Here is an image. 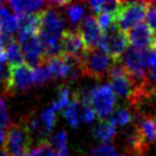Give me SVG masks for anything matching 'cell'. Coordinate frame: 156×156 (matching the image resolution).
I'll return each instance as SVG.
<instances>
[{"label":"cell","mask_w":156,"mask_h":156,"mask_svg":"<svg viewBox=\"0 0 156 156\" xmlns=\"http://www.w3.org/2000/svg\"><path fill=\"white\" fill-rule=\"evenodd\" d=\"M133 115L132 112L126 108V107H119L117 110H115L111 115H110V118H108V123L112 124L115 128L116 127H123V126H127L132 121H133Z\"/></svg>","instance_id":"cell-20"},{"label":"cell","mask_w":156,"mask_h":156,"mask_svg":"<svg viewBox=\"0 0 156 156\" xmlns=\"http://www.w3.org/2000/svg\"><path fill=\"white\" fill-rule=\"evenodd\" d=\"M66 13L68 17V21L71 23H78L84 18V13H85V9L83 5L80 4H67V9H66Z\"/></svg>","instance_id":"cell-24"},{"label":"cell","mask_w":156,"mask_h":156,"mask_svg":"<svg viewBox=\"0 0 156 156\" xmlns=\"http://www.w3.org/2000/svg\"><path fill=\"white\" fill-rule=\"evenodd\" d=\"M54 150L57 152L58 156H68V147H67V134L66 132L61 130L50 136L48 140Z\"/></svg>","instance_id":"cell-21"},{"label":"cell","mask_w":156,"mask_h":156,"mask_svg":"<svg viewBox=\"0 0 156 156\" xmlns=\"http://www.w3.org/2000/svg\"><path fill=\"white\" fill-rule=\"evenodd\" d=\"M107 76L110 78V87L113 90L115 95L117 98L129 100L135 91V85L119 61H116L113 63Z\"/></svg>","instance_id":"cell-7"},{"label":"cell","mask_w":156,"mask_h":156,"mask_svg":"<svg viewBox=\"0 0 156 156\" xmlns=\"http://www.w3.org/2000/svg\"><path fill=\"white\" fill-rule=\"evenodd\" d=\"M5 136H6L5 130H4L2 128H0V144H4V141H5Z\"/></svg>","instance_id":"cell-32"},{"label":"cell","mask_w":156,"mask_h":156,"mask_svg":"<svg viewBox=\"0 0 156 156\" xmlns=\"http://www.w3.org/2000/svg\"><path fill=\"white\" fill-rule=\"evenodd\" d=\"M95 116H96V113L89 104L82 105V110H80V115H79L80 121H83L85 123H91L95 119Z\"/></svg>","instance_id":"cell-30"},{"label":"cell","mask_w":156,"mask_h":156,"mask_svg":"<svg viewBox=\"0 0 156 156\" xmlns=\"http://www.w3.org/2000/svg\"><path fill=\"white\" fill-rule=\"evenodd\" d=\"M18 38V44L28 65H33L34 67L40 65L44 61L45 55L38 33H20Z\"/></svg>","instance_id":"cell-8"},{"label":"cell","mask_w":156,"mask_h":156,"mask_svg":"<svg viewBox=\"0 0 156 156\" xmlns=\"http://www.w3.org/2000/svg\"><path fill=\"white\" fill-rule=\"evenodd\" d=\"M0 156H10V155H9L5 150H1V151H0Z\"/></svg>","instance_id":"cell-33"},{"label":"cell","mask_w":156,"mask_h":156,"mask_svg":"<svg viewBox=\"0 0 156 156\" xmlns=\"http://www.w3.org/2000/svg\"><path fill=\"white\" fill-rule=\"evenodd\" d=\"M9 124V115H7V108L5 105V101L2 98H0V128L4 129Z\"/></svg>","instance_id":"cell-31"},{"label":"cell","mask_w":156,"mask_h":156,"mask_svg":"<svg viewBox=\"0 0 156 156\" xmlns=\"http://www.w3.org/2000/svg\"><path fill=\"white\" fill-rule=\"evenodd\" d=\"M48 5H49L48 9L39 12L40 27H39L38 33L62 37V34L65 32L63 16L56 5H52L51 2H48Z\"/></svg>","instance_id":"cell-9"},{"label":"cell","mask_w":156,"mask_h":156,"mask_svg":"<svg viewBox=\"0 0 156 156\" xmlns=\"http://www.w3.org/2000/svg\"><path fill=\"white\" fill-rule=\"evenodd\" d=\"M17 29V16L12 15L4 4H0V33L12 37Z\"/></svg>","instance_id":"cell-14"},{"label":"cell","mask_w":156,"mask_h":156,"mask_svg":"<svg viewBox=\"0 0 156 156\" xmlns=\"http://www.w3.org/2000/svg\"><path fill=\"white\" fill-rule=\"evenodd\" d=\"M2 48H4V46H2V45H1V44H0V49H2Z\"/></svg>","instance_id":"cell-34"},{"label":"cell","mask_w":156,"mask_h":156,"mask_svg":"<svg viewBox=\"0 0 156 156\" xmlns=\"http://www.w3.org/2000/svg\"><path fill=\"white\" fill-rule=\"evenodd\" d=\"M77 30L80 34L88 50L99 48L101 37H102V32L99 28L96 20L93 16H84V18L79 22Z\"/></svg>","instance_id":"cell-11"},{"label":"cell","mask_w":156,"mask_h":156,"mask_svg":"<svg viewBox=\"0 0 156 156\" xmlns=\"http://www.w3.org/2000/svg\"><path fill=\"white\" fill-rule=\"evenodd\" d=\"M17 26L20 33H38L40 27L39 12L29 15H17Z\"/></svg>","instance_id":"cell-15"},{"label":"cell","mask_w":156,"mask_h":156,"mask_svg":"<svg viewBox=\"0 0 156 156\" xmlns=\"http://www.w3.org/2000/svg\"><path fill=\"white\" fill-rule=\"evenodd\" d=\"M46 4L44 1H38V0H23V1H17L12 0L9 1V6L17 13V15H29L33 13L34 11H38Z\"/></svg>","instance_id":"cell-16"},{"label":"cell","mask_w":156,"mask_h":156,"mask_svg":"<svg viewBox=\"0 0 156 156\" xmlns=\"http://www.w3.org/2000/svg\"><path fill=\"white\" fill-rule=\"evenodd\" d=\"M96 23L101 29V32H105L112 24H115V17L110 13H100V15H96Z\"/></svg>","instance_id":"cell-29"},{"label":"cell","mask_w":156,"mask_h":156,"mask_svg":"<svg viewBox=\"0 0 156 156\" xmlns=\"http://www.w3.org/2000/svg\"><path fill=\"white\" fill-rule=\"evenodd\" d=\"M147 2L134 1V2H121L119 9L115 16V23L124 33L135 26L140 24L143 18L146 16Z\"/></svg>","instance_id":"cell-3"},{"label":"cell","mask_w":156,"mask_h":156,"mask_svg":"<svg viewBox=\"0 0 156 156\" xmlns=\"http://www.w3.org/2000/svg\"><path fill=\"white\" fill-rule=\"evenodd\" d=\"M24 156H58L54 147L50 145L48 140L39 141L38 145L30 147V150Z\"/></svg>","instance_id":"cell-23"},{"label":"cell","mask_w":156,"mask_h":156,"mask_svg":"<svg viewBox=\"0 0 156 156\" xmlns=\"http://www.w3.org/2000/svg\"><path fill=\"white\" fill-rule=\"evenodd\" d=\"M128 39L123 30H121L117 24H112L108 29L102 32V37L99 48L104 50L115 61H119L124 51L128 49Z\"/></svg>","instance_id":"cell-4"},{"label":"cell","mask_w":156,"mask_h":156,"mask_svg":"<svg viewBox=\"0 0 156 156\" xmlns=\"http://www.w3.org/2000/svg\"><path fill=\"white\" fill-rule=\"evenodd\" d=\"M87 46L78 30H65L62 34V55L80 60L87 51Z\"/></svg>","instance_id":"cell-12"},{"label":"cell","mask_w":156,"mask_h":156,"mask_svg":"<svg viewBox=\"0 0 156 156\" xmlns=\"http://www.w3.org/2000/svg\"><path fill=\"white\" fill-rule=\"evenodd\" d=\"M51 79H52V76L44 63H40L34 67V84L41 85Z\"/></svg>","instance_id":"cell-27"},{"label":"cell","mask_w":156,"mask_h":156,"mask_svg":"<svg viewBox=\"0 0 156 156\" xmlns=\"http://www.w3.org/2000/svg\"><path fill=\"white\" fill-rule=\"evenodd\" d=\"M124 156H130V155H124Z\"/></svg>","instance_id":"cell-35"},{"label":"cell","mask_w":156,"mask_h":156,"mask_svg":"<svg viewBox=\"0 0 156 156\" xmlns=\"http://www.w3.org/2000/svg\"><path fill=\"white\" fill-rule=\"evenodd\" d=\"M88 5L96 15L110 13L115 17L118 9H119L121 1H104V0H100V1H90V2H88Z\"/></svg>","instance_id":"cell-19"},{"label":"cell","mask_w":156,"mask_h":156,"mask_svg":"<svg viewBox=\"0 0 156 156\" xmlns=\"http://www.w3.org/2000/svg\"><path fill=\"white\" fill-rule=\"evenodd\" d=\"M4 84L6 94L11 95L17 91H24L34 84V68L28 63H21L10 67V73Z\"/></svg>","instance_id":"cell-5"},{"label":"cell","mask_w":156,"mask_h":156,"mask_svg":"<svg viewBox=\"0 0 156 156\" xmlns=\"http://www.w3.org/2000/svg\"><path fill=\"white\" fill-rule=\"evenodd\" d=\"M87 156H117V151L113 145L110 144H100L93 147Z\"/></svg>","instance_id":"cell-28"},{"label":"cell","mask_w":156,"mask_h":156,"mask_svg":"<svg viewBox=\"0 0 156 156\" xmlns=\"http://www.w3.org/2000/svg\"><path fill=\"white\" fill-rule=\"evenodd\" d=\"M56 112L49 107V108H45L41 115H40V122H41V126L44 128V132L48 134L49 132H51V129L54 128L55 126V121H56Z\"/></svg>","instance_id":"cell-26"},{"label":"cell","mask_w":156,"mask_h":156,"mask_svg":"<svg viewBox=\"0 0 156 156\" xmlns=\"http://www.w3.org/2000/svg\"><path fill=\"white\" fill-rule=\"evenodd\" d=\"M4 49H5L6 61H7V65L10 67H13V66L23 63L24 57H23L22 50H21V46H20L18 41L15 38L10 39V41L4 46Z\"/></svg>","instance_id":"cell-17"},{"label":"cell","mask_w":156,"mask_h":156,"mask_svg":"<svg viewBox=\"0 0 156 156\" xmlns=\"http://www.w3.org/2000/svg\"><path fill=\"white\" fill-rule=\"evenodd\" d=\"M69 98H71V91L69 89L63 85L58 90V94H57V98L56 100L54 101V104L51 105V108L56 112V111H61L62 108H65L68 104H69Z\"/></svg>","instance_id":"cell-25"},{"label":"cell","mask_w":156,"mask_h":156,"mask_svg":"<svg viewBox=\"0 0 156 156\" xmlns=\"http://www.w3.org/2000/svg\"><path fill=\"white\" fill-rule=\"evenodd\" d=\"M32 134L23 122L9 127L4 141V149L10 156H24L32 146Z\"/></svg>","instance_id":"cell-2"},{"label":"cell","mask_w":156,"mask_h":156,"mask_svg":"<svg viewBox=\"0 0 156 156\" xmlns=\"http://www.w3.org/2000/svg\"><path fill=\"white\" fill-rule=\"evenodd\" d=\"M116 61L100 48L87 50L79 60L82 73L94 79H101L108 74Z\"/></svg>","instance_id":"cell-1"},{"label":"cell","mask_w":156,"mask_h":156,"mask_svg":"<svg viewBox=\"0 0 156 156\" xmlns=\"http://www.w3.org/2000/svg\"><path fill=\"white\" fill-rule=\"evenodd\" d=\"M78 106H79V102L73 99L72 101H69V104L63 110V117L69 123V126L73 127V128H76L79 124V121H80V118H79L80 112L78 110Z\"/></svg>","instance_id":"cell-22"},{"label":"cell","mask_w":156,"mask_h":156,"mask_svg":"<svg viewBox=\"0 0 156 156\" xmlns=\"http://www.w3.org/2000/svg\"><path fill=\"white\" fill-rule=\"evenodd\" d=\"M126 35L130 46L138 50H147L151 46H155L156 44V37L154 30L147 23L144 22L126 32Z\"/></svg>","instance_id":"cell-10"},{"label":"cell","mask_w":156,"mask_h":156,"mask_svg":"<svg viewBox=\"0 0 156 156\" xmlns=\"http://www.w3.org/2000/svg\"><path fill=\"white\" fill-rule=\"evenodd\" d=\"M135 126L136 129L143 138V140L150 145L156 140V122L151 116H144V115H136L135 117Z\"/></svg>","instance_id":"cell-13"},{"label":"cell","mask_w":156,"mask_h":156,"mask_svg":"<svg viewBox=\"0 0 156 156\" xmlns=\"http://www.w3.org/2000/svg\"><path fill=\"white\" fill-rule=\"evenodd\" d=\"M116 134V128L108 123V121H101L93 129V135L95 139L101 141L102 144H107Z\"/></svg>","instance_id":"cell-18"},{"label":"cell","mask_w":156,"mask_h":156,"mask_svg":"<svg viewBox=\"0 0 156 156\" xmlns=\"http://www.w3.org/2000/svg\"><path fill=\"white\" fill-rule=\"evenodd\" d=\"M115 102H116V95L111 89L110 84H101L93 87L90 91L89 104L101 119L108 117L112 113Z\"/></svg>","instance_id":"cell-6"},{"label":"cell","mask_w":156,"mask_h":156,"mask_svg":"<svg viewBox=\"0 0 156 156\" xmlns=\"http://www.w3.org/2000/svg\"><path fill=\"white\" fill-rule=\"evenodd\" d=\"M155 6H156V2H155Z\"/></svg>","instance_id":"cell-36"}]
</instances>
